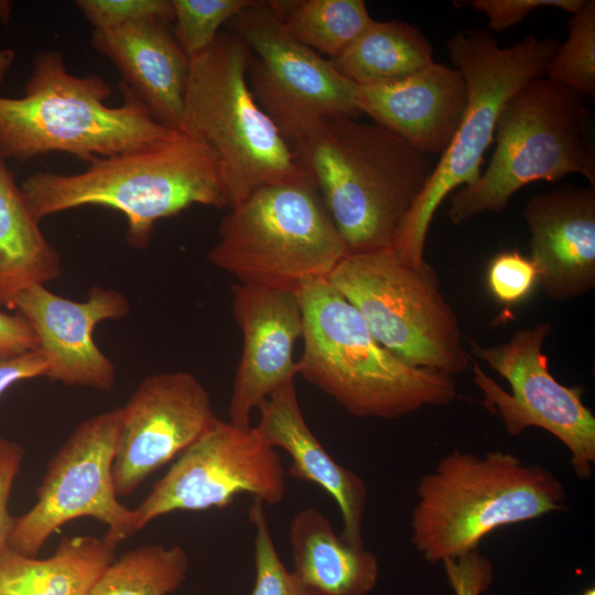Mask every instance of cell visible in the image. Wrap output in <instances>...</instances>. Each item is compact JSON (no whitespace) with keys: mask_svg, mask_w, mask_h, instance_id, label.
<instances>
[{"mask_svg":"<svg viewBox=\"0 0 595 595\" xmlns=\"http://www.w3.org/2000/svg\"><path fill=\"white\" fill-rule=\"evenodd\" d=\"M348 253L390 249L435 166L390 130L327 118L291 144Z\"/></svg>","mask_w":595,"mask_h":595,"instance_id":"6da1fadb","label":"cell"},{"mask_svg":"<svg viewBox=\"0 0 595 595\" xmlns=\"http://www.w3.org/2000/svg\"><path fill=\"white\" fill-rule=\"evenodd\" d=\"M21 188L39 221L87 205L120 212L127 220L126 241L136 249L149 246L158 220L192 205L229 207L212 152L182 131L97 158L79 173L36 172Z\"/></svg>","mask_w":595,"mask_h":595,"instance_id":"7a4b0ae2","label":"cell"},{"mask_svg":"<svg viewBox=\"0 0 595 595\" xmlns=\"http://www.w3.org/2000/svg\"><path fill=\"white\" fill-rule=\"evenodd\" d=\"M296 293L303 317L298 375L349 414L396 419L457 397L452 376L411 367L382 347L327 278L306 280Z\"/></svg>","mask_w":595,"mask_h":595,"instance_id":"3957f363","label":"cell"},{"mask_svg":"<svg viewBox=\"0 0 595 595\" xmlns=\"http://www.w3.org/2000/svg\"><path fill=\"white\" fill-rule=\"evenodd\" d=\"M119 87L122 104L107 106L111 88L104 78L76 76L58 51H41L23 96H0V151L7 160L63 152L91 162L178 131L156 121L128 86Z\"/></svg>","mask_w":595,"mask_h":595,"instance_id":"277c9868","label":"cell"},{"mask_svg":"<svg viewBox=\"0 0 595 595\" xmlns=\"http://www.w3.org/2000/svg\"><path fill=\"white\" fill-rule=\"evenodd\" d=\"M411 541L430 563L476 551L490 532L565 509L564 485L511 453L458 450L416 486Z\"/></svg>","mask_w":595,"mask_h":595,"instance_id":"5b68a950","label":"cell"},{"mask_svg":"<svg viewBox=\"0 0 595 595\" xmlns=\"http://www.w3.org/2000/svg\"><path fill=\"white\" fill-rule=\"evenodd\" d=\"M250 56L239 36L220 32L190 57L184 97L182 132L212 152L229 208L263 186L310 180L250 90Z\"/></svg>","mask_w":595,"mask_h":595,"instance_id":"8992f818","label":"cell"},{"mask_svg":"<svg viewBox=\"0 0 595 595\" xmlns=\"http://www.w3.org/2000/svg\"><path fill=\"white\" fill-rule=\"evenodd\" d=\"M560 43L528 35L500 47L490 32L459 30L446 43L447 54L467 87L461 125L405 219L391 249L414 267L426 264L424 247L440 204L455 190L482 174L484 154L495 139L498 117L509 99L528 82L544 75Z\"/></svg>","mask_w":595,"mask_h":595,"instance_id":"52a82bcc","label":"cell"},{"mask_svg":"<svg viewBox=\"0 0 595 595\" xmlns=\"http://www.w3.org/2000/svg\"><path fill=\"white\" fill-rule=\"evenodd\" d=\"M592 113L576 91L548 79L522 86L500 112L496 147L480 176L451 194L448 218L461 225L504 210L523 186L583 175L595 186V154L586 128Z\"/></svg>","mask_w":595,"mask_h":595,"instance_id":"ba28073f","label":"cell"},{"mask_svg":"<svg viewBox=\"0 0 595 595\" xmlns=\"http://www.w3.org/2000/svg\"><path fill=\"white\" fill-rule=\"evenodd\" d=\"M347 246L311 180L263 186L230 207L208 261L238 282L295 291L328 278Z\"/></svg>","mask_w":595,"mask_h":595,"instance_id":"9c48e42d","label":"cell"},{"mask_svg":"<svg viewBox=\"0 0 595 595\" xmlns=\"http://www.w3.org/2000/svg\"><path fill=\"white\" fill-rule=\"evenodd\" d=\"M327 279L404 364L448 376L469 366L458 318L428 263L414 267L391 248L347 253Z\"/></svg>","mask_w":595,"mask_h":595,"instance_id":"30bf717a","label":"cell"},{"mask_svg":"<svg viewBox=\"0 0 595 595\" xmlns=\"http://www.w3.org/2000/svg\"><path fill=\"white\" fill-rule=\"evenodd\" d=\"M122 409L101 412L80 422L48 462L35 504L14 518L8 548L35 556L63 524L90 517L107 527L115 545L139 531L138 516L119 501L112 465Z\"/></svg>","mask_w":595,"mask_h":595,"instance_id":"8fae6325","label":"cell"},{"mask_svg":"<svg viewBox=\"0 0 595 595\" xmlns=\"http://www.w3.org/2000/svg\"><path fill=\"white\" fill-rule=\"evenodd\" d=\"M229 25L251 53L250 90L290 147L322 120L359 112L357 85L294 39L267 1L253 0Z\"/></svg>","mask_w":595,"mask_h":595,"instance_id":"7c38bea8","label":"cell"},{"mask_svg":"<svg viewBox=\"0 0 595 595\" xmlns=\"http://www.w3.org/2000/svg\"><path fill=\"white\" fill-rule=\"evenodd\" d=\"M550 332V323L542 322L494 346L468 339L470 353L504 377L511 392L472 359L474 381L485 394V407L501 418L510 435L532 426L548 431L570 451L575 475L586 479L595 464V416L582 401V386L562 385L550 372L549 358L542 353Z\"/></svg>","mask_w":595,"mask_h":595,"instance_id":"4fadbf2b","label":"cell"},{"mask_svg":"<svg viewBox=\"0 0 595 595\" xmlns=\"http://www.w3.org/2000/svg\"><path fill=\"white\" fill-rule=\"evenodd\" d=\"M240 494L274 506L285 494V476L274 447L252 426L218 418L174 461L134 508L138 529L174 511L225 508Z\"/></svg>","mask_w":595,"mask_h":595,"instance_id":"5bb4252c","label":"cell"},{"mask_svg":"<svg viewBox=\"0 0 595 595\" xmlns=\"http://www.w3.org/2000/svg\"><path fill=\"white\" fill-rule=\"evenodd\" d=\"M121 409L122 422L112 465L118 497L130 496L216 420L210 394L187 371L145 377Z\"/></svg>","mask_w":595,"mask_h":595,"instance_id":"9a60e30c","label":"cell"},{"mask_svg":"<svg viewBox=\"0 0 595 595\" xmlns=\"http://www.w3.org/2000/svg\"><path fill=\"white\" fill-rule=\"evenodd\" d=\"M13 310L25 317L48 361L46 377L66 386L109 392L116 385V367L94 339L104 321L126 317L128 299L120 292L94 285L86 301H73L32 284L14 300Z\"/></svg>","mask_w":595,"mask_h":595,"instance_id":"2e32d148","label":"cell"},{"mask_svg":"<svg viewBox=\"0 0 595 595\" xmlns=\"http://www.w3.org/2000/svg\"><path fill=\"white\" fill-rule=\"evenodd\" d=\"M231 309L241 329L242 350L228 421L250 426L252 411L298 376L293 349L303 334L302 310L295 291L240 282L231 286Z\"/></svg>","mask_w":595,"mask_h":595,"instance_id":"e0dca14e","label":"cell"},{"mask_svg":"<svg viewBox=\"0 0 595 595\" xmlns=\"http://www.w3.org/2000/svg\"><path fill=\"white\" fill-rule=\"evenodd\" d=\"M523 218L531 260L549 298L565 301L595 286V190L563 184L533 196Z\"/></svg>","mask_w":595,"mask_h":595,"instance_id":"ac0fdd59","label":"cell"},{"mask_svg":"<svg viewBox=\"0 0 595 595\" xmlns=\"http://www.w3.org/2000/svg\"><path fill=\"white\" fill-rule=\"evenodd\" d=\"M356 106L430 156L442 154L453 140L467 106V87L455 67L432 62L399 80L357 86Z\"/></svg>","mask_w":595,"mask_h":595,"instance_id":"d6986e66","label":"cell"},{"mask_svg":"<svg viewBox=\"0 0 595 595\" xmlns=\"http://www.w3.org/2000/svg\"><path fill=\"white\" fill-rule=\"evenodd\" d=\"M257 410L259 420L252 426L257 436L290 455L291 476L318 485L334 499L343 521L342 539L353 547H364L366 484L358 474L338 464L313 434L302 414L294 382L275 390Z\"/></svg>","mask_w":595,"mask_h":595,"instance_id":"ffe728a7","label":"cell"},{"mask_svg":"<svg viewBox=\"0 0 595 595\" xmlns=\"http://www.w3.org/2000/svg\"><path fill=\"white\" fill-rule=\"evenodd\" d=\"M94 48L120 72L156 121L182 131L190 58L161 21L93 30Z\"/></svg>","mask_w":595,"mask_h":595,"instance_id":"44dd1931","label":"cell"},{"mask_svg":"<svg viewBox=\"0 0 595 595\" xmlns=\"http://www.w3.org/2000/svg\"><path fill=\"white\" fill-rule=\"evenodd\" d=\"M293 572L318 595H368L379 577L376 555L337 536L317 508L298 511L289 526Z\"/></svg>","mask_w":595,"mask_h":595,"instance_id":"7402d4cb","label":"cell"},{"mask_svg":"<svg viewBox=\"0 0 595 595\" xmlns=\"http://www.w3.org/2000/svg\"><path fill=\"white\" fill-rule=\"evenodd\" d=\"M116 547L105 537H69L46 559L7 547L0 552V595H88L116 559Z\"/></svg>","mask_w":595,"mask_h":595,"instance_id":"603a6c76","label":"cell"},{"mask_svg":"<svg viewBox=\"0 0 595 595\" xmlns=\"http://www.w3.org/2000/svg\"><path fill=\"white\" fill-rule=\"evenodd\" d=\"M6 161L0 151V304L13 310L21 291L62 275V260Z\"/></svg>","mask_w":595,"mask_h":595,"instance_id":"cb8c5ba5","label":"cell"},{"mask_svg":"<svg viewBox=\"0 0 595 595\" xmlns=\"http://www.w3.org/2000/svg\"><path fill=\"white\" fill-rule=\"evenodd\" d=\"M357 86L402 79L434 62L433 48L414 25L398 21H375L342 53L329 60Z\"/></svg>","mask_w":595,"mask_h":595,"instance_id":"d4e9b609","label":"cell"},{"mask_svg":"<svg viewBox=\"0 0 595 595\" xmlns=\"http://www.w3.org/2000/svg\"><path fill=\"white\" fill-rule=\"evenodd\" d=\"M302 44L334 58L372 22L363 0L267 1Z\"/></svg>","mask_w":595,"mask_h":595,"instance_id":"484cf974","label":"cell"},{"mask_svg":"<svg viewBox=\"0 0 595 595\" xmlns=\"http://www.w3.org/2000/svg\"><path fill=\"white\" fill-rule=\"evenodd\" d=\"M188 567L181 545L143 544L115 559L88 595H170L185 582Z\"/></svg>","mask_w":595,"mask_h":595,"instance_id":"4316f807","label":"cell"},{"mask_svg":"<svg viewBox=\"0 0 595 595\" xmlns=\"http://www.w3.org/2000/svg\"><path fill=\"white\" fill-rule=\"evenodd\" d=\"M543 76L580 95H595L594 0H585L569 19L567 37L559 45Z\"/></svg>","mask_w":595,"mask_h":595,"instance_id":"83f0119b","label":"cell"},{"mask_svg":"<svg viewBox=\"0 0 595 595\" xmlns=\"http://www.w3.org/2000/svg\"><path fill=\"white\" fill-rule=\"evenodd\" d=\"M253 0H172L175 39L190 57L209 47L220 28Z\"/></svg>","mask_w":595,"mask_h":595,"instance_id":"f1b7e54d","label":"cell"},{"mask_svg":"<svg viewBox=\"0 0 595 595\" xmlns=\"http://www.w3.org/2000/svg\"><path fill=\"white\" fill-rule=\"evenodd\" d=\"M248 518L255 528V583L249 595H318L284 566L277 552L261 501L253 500Z\"/></svg>","mask_w":595,"mask_h":595,"instance_id":"f546056e","label":"cell"},{"mask_svg":"<svg viewBox=\"0 0 595 595\" xmlns=\"http://www.w3.org/2000/svg\"><path fill=\"white\" fill-rule=\"evenodd\" d=\"M93 30H108L148 22H174L172 0H77Z\"/></svg>","mask_w":595,"mask_h":595,"instance_id":"4dcf8cb0","label":"cell"},{"mask_svg":"<svg viewBox=\"0 0 595 595\" xmlns=\"http://www.w3.org/2000/svg\"><path fill=\"white\" fill-rule=\"evenodd\" d=\"M537 283V267L530 258L516 250L501 251L489 263L487 285L500 303L515 305L522 302Z\"/></svg>","mask_w":595,"mask_h":595,"instance_id":"1f68e13d","label":"cell"},{"mask_svg":"<svg viewBox=\"0 0 595 595\" xmlns=\"http://www.w3.org/2000/svg\"><path fill=\"white\" fill-rule=\"evenodd\" d=\"M585 0H467L454 1L456 7H469L484 13L490 30L504 32L522 22L540 8H554L571 15L577 12Z\"/></svg>","mask_w":595,"mask_h":595,"instance_id":"d6a6232c","label":"cell"},{"mask_svg":"<svg viewBox=\"0 0 595 595\" xmlns=\"http://www.w3.org/2000/svg\"><path fill=\"white\" fill-rule=\"evenodd\" d=\"M455 595H482L494 577L491 562L477 551L442 562Z\"/></svg>","mask_w":595,"mask_h":595,"instance_id":"836d02e7","label":"cell"},{"mask_svg":"<svg viewBox=\"0 0 595 595\" xmlns=\"http://www.w3.org/2000/svg\"><path fill=\"white\" fill-rule=\"evenodd\" d=\"M23 456V448L14 442L6 440L0 447V552L8 547L13 527L8 504Z\"/></svg>","mask_w":595,"mask_h":595,"instance_id":"e575fe53","label":"cell"},{"mask_svg":"<svg viewBox=\"0 0 595 595\" xmlns=\"http://www.w3.org/2000/svg\"><path fill=\"white\" fill-rule=\"evenodd\" d=\"M34 350H39V339L25 317L0 310V361Z\"/></svg>","mask_w":595,"mask_h":595,"instance_id":"d590c367","label":"cell"},{"mask_svg":"<svg viewBox=\"0 0 595 595\" xmlns=\"http://www.w3.org/2000/svg\"><path fill=\"white\" fill-rule=\"evenodd\" d=\"M47 371V358L40 349L14 359L0 361V397L14 383L46 377Z\"/></svg>","mask_w":595,"mask_h":595,"instance_id":"8d00e7d4","label":"cell"},{"mask_svg":"<svg viewBox=\"0 0 595 595\" xmlns=\"http://www.w3.org/2000/svg\"><path fill=\"white\" fill-rule=\"evenodd\" d=\"M15 58V53L10 47L0 46V84L4 80Z\"/></svg>","mask_w":595,"mask_h":595,"instance_id":"74e56055","label":"cell"},{"mask_svg":"<svg viewBox=\"0 0 595 595\" xmlns=\"http://www.w3.org/2000/svg\"><path fill=\"white\" fill-rule=\"evenodd\" d=\"M581 595H595V589L593 587L586 588Z\"/></svg>","mask_w":595,"mask_h":595,"instance_id":"f35d334b","label":"cell"},{"mask_svg":"<svg viewBox=\"0 0 595 595\" xmlns=\"http://www.w3.org/2000/svg\"><path fill=\"white\" fill-rule=\"evenodd\" d=\"M6 439L1 437L0 436V447L2 446V444L4 443Z\"/></svg>","mask_w":595,"mask_h":595,"instance_id":"ab89813d","label":"cell"}]
</instances>
